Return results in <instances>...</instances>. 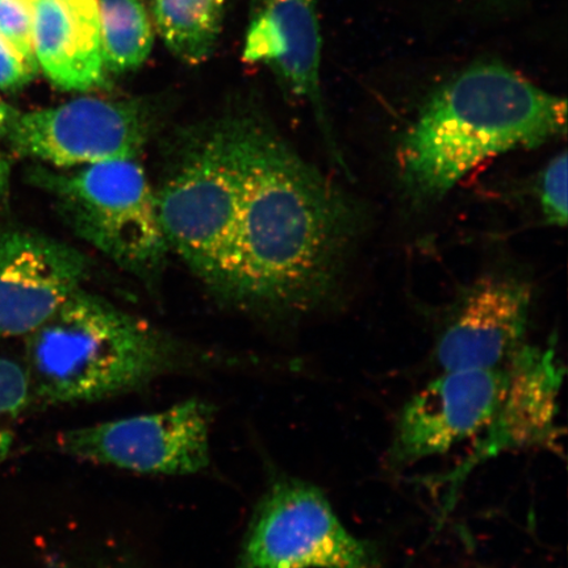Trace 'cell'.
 <instances>
[{"label": "cell", "instance_id": "obj_8", "mask_svg": "<svg viewBox=\"0 0 568 568\" xmlns=\"http://www.w3.org/2000/svg\"><path fill=\"white\" fill-rule=\"evenodd\" d=\"M212 415L209 403L191 399L158 414L62 433L59 445L77 459L136 474L194 475L210 466Z\"/></svg>", "mask_w": 568, "mask_h": 568}, {"label": "cell", "instance_id": "obj_2", "mask_svg": "<svg viewBox=\"0 0 568 568\" xmlns=\"http://www.w3.org/2000/svg\"><path fill=\"white\" fill-rule=\"evenodd\" d=\"M567 103L500 62L474 63L428 98L404 134V189L437 202L497 155L566 136Z\"/></svg>", "mask_w": 568, "mask_h": 568}, {"label": "cell", "instance_id": "obj_6", "mask_svg": "<svg viewBox=\"0 0 568 568\" xmlns=\"http://www.w3.org/2000/svg\"><path fill=\"white\" fill-rule=\"evenodd\" d=\"M236 568H383L371 542L354 536L311 483L283 478L255 508Z\"/></svg>", "mask_w": 568, "mask_h": 568}, {"label": "cell", "instance_id": "obj_23", "mask_svg": "<svg viewBox=\"0 0 568 568\" xmlns=\"http://www.w3.org/2000/svg\"><path fill=\"white\" fill-rule=\"evenodd\" d=\"M480 2L495 7V6H507L509 3L515 2V0H480Z\"/></svg>", "mask_w": 568, "mask_h": 568}, {"label": "cell", "instance_id": "obj_15", "mask_svg": "<svg viewBox=\"0 0 568 568\" xmlns=\"http://www.w3.org/2000/svg\"><path fill=\"white\" fill-rule=\"evenodd\" d=\"M225 7L226 0H151V16L169 51L199 65L215 51Z\"/></svg>", "mask_w": 568, "mask_h": 568}, {"label": "cell", "instance_id": "obj_7", "mask_svg": "<svg viewBox=\"0 0 568 568\" xmlns=\"http://www.w3.org/2000/svg\"><path fill=\"white\" fill-rule=\"evenodd\" d=\"M153 123V106L140 99L78 98L53 109L17 111L4 141L19 158L81 168L136 160Z\"/></svg>", "mask_w": 568, "mask_h": 568}, {"label": "cell", "instance_id": "obj_9", "mask_svg": "<svg viewBox=\"0 0 568 568\" xmlns=\"http://www.w3.org/2000/svg\"><path fill=\"white\" fill-rule=\"evenodd\" d=\"M506 368L443 372L403 407L388 452L390 467L444 456L480 436L493 420Z\"/></svg>", "mask_w": 568, "mask_h": 568}, {"label": "cell", "instance_id": "obj_11", "mask_svg": "<svg viewBox=\"0 0 568 568\" xmlns=\"http://www.w3.org/2000/svg\"><path fill=\"white\" fill-rule=\"evenodd\" d=\"M506 383L493 420L473 454L452 475L454 486L481 462L504 452L556 447L565 367L552 347L523 345L504 365Z\"/></svg>", "mask_w": 568, "mask_h": 568}, {"label": "cell", "instance_id": "obj_4", "mask_svg": "<svg viewBox=\"0 0 568 568\" xmlns=\"http://www.w3.org/2000/svg\"><path fill=\"white\" fill-rule=\"evenodd\" d=\"M255 115L219 120L202 133L155 193L169 247L222 291L229 283Z\"/></svg>", "mask_w": 568, "mask_h": 568}, {"label": "cell", "instance_id": "obj_10", "mask_svg": "<svg viewBox=\"0 0 568 568\" xmlns=\"http://www.w3.org/2000/svg\"><path fill=\"white\" fill-rule=\"evenodd\" d=\"M87 257L44 234L0 233V339L30 336L88 275Z\"/></svg>", "mask_w": 568, "mask_h": 568}, {"label": "cell", "instance_id": "obj_5", "mask_svg": "<svg viewBox=\"0 0 568 568\" xmlns=\"http://www.w3.org/2000/svg\"><path fill=\"white\" fill-rule=\"evenodd\" d=\"M27 178L55 199L78 236L128 272L152 274L165 260L169 245L155 193L136 160L63 173L33 168Z\"/></svg>", "mask_w": 568, "mask_h": 568}, {"label": "cell", "instance_id": "obj_20", "mask_svg": "<svg viewBox=\"0 0 568 568\" xmlns=\"http://www.w3.org/2000/svg\"><path fill=\"white\" fill-rule=\"evenodd\" d=\"M39 67L0 34V90L17 91L34 80Z\"/></svg>", "mask_w": 568, "mask_h": 568}, {"label": "cell", "instance_id": "obj_19", "mask_svg": "<svg viewBox=\"0 0 568 568\" xmlns=\"http://www.w3.org/2000/svg\"><path fill=\"white\" fill-rule=\"evenodd\" d=\"M31 382L16 361L0 358V416L17 415L31 399Z\"/></svg>", "mask_w": 568, "mask_h": 568}, {"label": "cell", "instance_id": "obj_22", "mask_svg": "<svg viewBox=\"0 0 568 568\" xmlns=\"http://www.w3.org/2000/svg\"><path fill=\"white\" fill-rule=\"evenodd\" d=\"M12 439L10 433L0 430V462H2L10 452Z\"/></svg>", "mask_w": 568, "mask_h": 568}, {"label": "cell", "instance_id": "obj_1", "mask_svg": "<svg viewBox=\"0 0 568 568\" xmlns=\"http://www.w3.org/2000/svg\"><path fill=\"white\" fill-rule=\"evenodd\" d=\"M361 226L357 203L255 115L225 293L315 310L336 293Z\"/></svg>", "mask_w": 568, "mask_h": 568}, {"label": "cell", "instance_id": "obj_3", "mask_svg": "<svg viewBox=\"0 0 568 568\" xmlns=\"http://www.w3.org/2000/svg\"><path fill=\"white\" fill-rule=\"evenodd\" d=\"M27 337L31 388L49 404L109 399L180 364L166 337L82 288Z\"/></svg>", "mask_w": 568, "mask_h": 568}, {"label": "cell", "instance_id": "obj_14", "mask_svg": "<svg viewBox=\"0 0 568 568\" xmlns=\"http://www.w3.org/2000/svg\"><path fill=\"white\" fill-rule=\"evenodd\" d=\"M33 54L54 87L90 91L103 87V60L98 0H34Z\"/></svg>", "mask_w": 568, "mask_h": 568}, {"label": "cell", "instance_id": "obj_18", "mask_svg": "<svg viewBox=\"0 0 568 568\" xmlns=\"http://www.w3.org/2000/svg\"><path fill=\"white\" fill-rule=\"evenodd\" d=\"M33 3L34 0H0V34L38 65L32 44Z\"/></svg>", "mask_w": 568, "mask_h": 568}, {"label": "cell", "instance_id": "obj_12", "mask_svg": "<svg viewBox=\"0 0 568 568\" xmlns=\"http://www.w3.org/2000/svg\"><path fill=\"white\" fill-rule=\"evenodd\" d=\"M243 53L244 61L267 67L294 95L312 105L331 152L344 166L325 112L316 0H254Z\"/></svg>", "mask_w": 568, "mask_h": 568}, {"label": "cell", "instance_id": "obj_16", "mask_svg": "<svg viewBox=\"0 0 568 568\" xmlns=\"http://www.w3.org/2000/svg\"><path fill=\"white\" fill-rule=\"evenodd\" d=\"M103 60L109 73L144 65L154 44V24L145 0H98Z\"/></svg>", "mask_w": 568, "mask_h": 568}, {"label": "cell", "instance_id": "obj_13", "mask_svg": "<svg viewBox=\"0 0 568 568\" xmlns=\"http://www.w3.org/2000/svg\"><path fill=\"white\" fill-rule=\"evenodd\" d=\"M531 291L527 283L491 276L478 284L439 338L443 372L503 367L523 346Z\"/></svg>", "mask_w": 568, "mask_h": 568}, {"label": "cell", "instance_id": "obj_21", "mask_svg": "<svg viewBox=\"0 0 568 568\" xmlns=\"http://www.w3.org/2000/svg\"><path fill=\"white\" fill-rule=\"evenodd\" d=\"M17 110H13L10 104H7L0 98V142L4 141L7 131ZM10 189V161L7 160L0 151V205L6 203L7 195Z\"/></svg>", "mask_w": 568, "mask_h": 568}, {"label": "cell", "instance_id": "obj_17", "mask_svg": "<svg viewBox=\"0 0 568 568\" xmlns=\"http://www.w3.org/2000/svg\"><path fill=\"white\" fill-rule=\"evenodd\" d=\"M539 199L546 222L566 226L567 211V154L562 152L546 166L539 186Z\"/></svg>", "mask_w": 568, "mask_h": 568}]
</instances>
